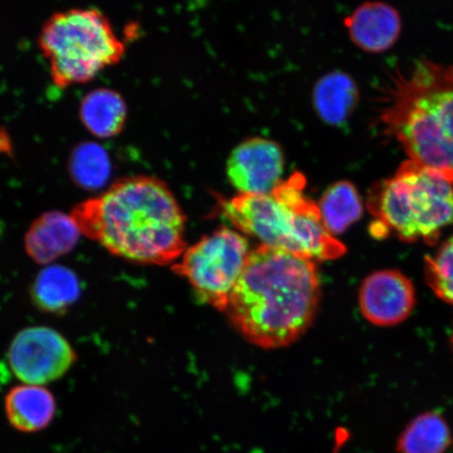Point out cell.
Segmentation results:
<instances>
[{
	"instance_id": "5bb4252c",
	"label": "cell",
	"mask_w": 453,
	"mask_h": 453,
	"mask_svg": "<svg viewBox=\"0 0 453 453\" xmlns=\"http://www.w3.org/2000/svg\"><path fill=\"white\" fill-rule=\"evenodd\" d=\"M81 296V283L72 269L50 265L36 276L31 288L34 305L45 313H65Z\"/></svg>"
},
{
	"instance_id": "ffe728a7",
	"label": "cell",
	"mask_w": 453,
	"mask_h": 453,
	"mask_svg": "<svg viewBox=\"0 0 453 453\" xmlns=\"http://www.w3.org/2000/svg\"><path fill=\"white\" fill-rule=\"evenodd\" d=\"M451 344H452V347H453V333H452V336H451Z\"/></svg>"
},
{
	"instance_id": "277c9868",
	"label": "cell",
	"mask_w": 453,
	"mask_h": 453,
	"mask_svg": "<svg viewBox=\"0 0 453 453\" xmlns=\"http://www.w3.org/2000/svg\"><path fill=\"white\" fill-rule=\"evenodd\" d=\"M305 179L294 173L269 195L220 200V212L242 234L267 246L311 260L342 257L345 247L327 231L319 203L304 194Z\"/></svg>"
},
{
	"instance_id": "ba28073f",
	"label": "cell",
	"mask_w": 453,
	"mask_h": 453,
	"mask_svg": "<svg viewBox=\"0 0 453 453\" xmlns=\"http://www.w3.org/2000/svg\"><path fill=\"white\" fill-rule=\"evenodd\" d=\"M77 354L64 335L38 326L17 333L10 344L8 362L24 384L47 385L59 380L76 364Z\"/></svg>"
},
{
	"instance_id": "7a4b0ae2",
	"label": "cell",
	"mask_w": 453,
	"mask_h": 453,
	"mask_svg": "<svg viewBox=\"0 0 453 453\" xmlns=\"http://www.w3.org/2000/svg\"><path fill=\"white\" fill-rule=\"evenodd\" d=\"M320 283L313 260L260 245L249 254L226 315L249 342L273 349L296 342L315 319Z\"/></svg>"
},
{
	"instance_id": "8992f818",
	"label": "cell",
	"mask_w": 453,
	"mask_h": 453,
	"mask_svg": "<svg viewBox=\"0 0 453 453\" xmlns=\"http://www.w3.org/2000/svg\"><path fill=\"white\" fill-rule=\"evenodd\" d=\"M37 43L49 61L52 81L61 88L93 81L126 54V44L109 17L96 8H72L50 15Z\"/></svg>"
},
{
	"instance_id": "3957f363",
	"label": "cell",
	"mask_w": 453,
	"mask_h": 453,
	"mask_svg": "<svg viewBox=\"0 0 453 453\" xmlns=\"http://www.w3.org/2000/svg\"><path fill=\"white\" fill-rule=\"evenodd\" d=\"M381 121L410 160L453 183V65L417 59L396 70Z\"/></svg>"
},
{
	"instance_id": "30bf717a",
	"label": "cell",
	"mask_w": 453,
	"mask_h": 453,
	"mask_svg": "<svg viewBox=\"0 0 453 453\" xmlns=\"http://www.w3.org/2000/svg\"><path fill=\"white\" fill-rule=\"evenodd\" d=\"M417 303L412 281L398 270L373 272L362 282L359 305L362 315L377 326L402 324Z\"/></svg>"
},
{
	"instance_id": "d6986e66",
	"label": "cell",
	"mask_w": 453,
	"mask_h": 453,
	"mask_svg": "<svg viewBox=\"0 0 453 453\" xmlns=\"http://www.w3.org/2000/svg\"><path fill=\"white\" fill-rule=\"evenodd\" d=\"M424 279L435 296L453 307V235L425 257Z\"/></svg>"
},
{
	"instance_id": "7c38bea8",
	"label": "cell",
	"mask_w": 453,
	"mask_h": 453,
	"mask_svg": "<svg viewBox=\"0 0 453 453\" xmlns=\"http://www.w3.org/2000/svg\"><path fill=\"white\" fill-rule=\"evenodd\" d=\"M350 38L361 50L381 53L393 47L401 33V17L392 5L365 3L345 19Z\"/></svg>"
},
{
	"instance_id": "9c48e42d",
	"label": "cell",
	"mask_w": 453,
	"mask_h": 453,
	"mask_svg": "<svg viewBox=\"0 0 453 453\" xmlns=\"http://www.w3.org/2000/svg\"><path fill=\"white\" fill-rule=\"evenodd\" d=\"M285 157L280 146L264 138L242 142L226 161V177L237 195H269L282 183Z\"/></svg>"
},
{
	"instance_id": "52a82bcc",
	"label": "cell",
	"mask_w": 453,
	"mask_h": 453,
	"mask_svg": "<svg viewBox=\"0 0 453 453\" xmlns=\"http://www.w3.org/2000/svg\"><path fill=\"white\" fill-rule=\"evenodd\" d=\"M250 252L245 236L220 228L187 248L173 270L190 283L202 303L226 311Z\"/></svg>"
},
{
	"instance_id": "4fadbf2b",
	"label": "cell",
	"mask_w": 453,
	"mask_h": 453,
	"mask_svg": "<svg viewBox=\"0 0 453 453\" xmlns=\"http://www.w3.org/2000/svg\"><path fill=\"white\" fill-rule=\"evenodd\" d=\"M56 410L54 395L42 385H16L4 398L8 421L20 433L33 434L47 428L53 421Z\"/></svg>"
},
{
	"instance_id": "5b68a950",
	"label": "cell",
	"mask_w": 453,
	"mask_h": 453,
	"mask_svg": "<svg viewBox=\"0 0 453 453\" xmlns=\"http://www.w3.org/2000/svg\"><path fill=\"white\" fill-rule=\"evenodd\" d=\"M367 208L377 219L373 235L394 232L402 242L434 245L453 225V183L409 158L393 178L372 187Z\"/></svg>"
},
{
	"instance_id": "e0dca14e",
	"label": "cell",
	"mask_w": 453,
	"mask_h": 453,
	"mask_svg": "<svg viewBox=\"0 0 453 453\" xmlns=\"http://www.w3.org/2000/svg\"><path fill=\"white\" fill-rule=\"evenodd\" d=\"M452 443L445 418L437 411H425L413 418L396 440L398 453H446Z\"/></svg>"
},
{
	"instance_id": "8fae6325",
	"label": "cell",
	"mask_w": 453,
	"mask_h": 453,
	"mask_svg": "<svg viewBox=\"0 0 453 453\" xmlns=\"http://www.w3.org/2000/svg\"><path fill=\"white\" fill-rule=\"evenodd\" d=\"M81 235L70 214L45 212L27 231L26 252L33 262L47 267L72 252Z\"/></svg>"
},
{
	"instance_id": "9a60e30c",
	"label": "cell",
	"mask_w": 453,
	"mask_h": 453,
	"mask_svg": "<svg viewBox=\"0 0 453 453\" xmlns=\"http://www.w3.org/2000/svg\"><path fill=\"white\" fill-rule=\"evenodd\" d=\"M358 102V88L353 79L342 72H333L316 84L313 104L319 116L330 126H342Z\"/></svg>"
},
{
	"instance_id": "6da1fadb",
	"label": "cell",
	"mask_w": 453,
	"mask_h": 453,
	"mask_svg": "<svg viewBox=\"0 0 453 453\" xmlns=\"http://www.w3.org/2000/svg\"><path fill=\"white\" fill-rule=\"evenodd\" d=\"M81 235L113 257L144 265L177 263L186 251V217L162 180L130 175L70 213Z\"/></svg>"
},
{
	"instance_id": "2e32d148",
	"label": "cell",
	"mask_w": 453,
	"mask_h": 453,
	"mask_svg": "<svg viewBox=\"0 0 453 453\" xmlns=\"http://www.w3.org/2000/svg\"><path fill=\"white\" fill-rule=\"evenodd\" d=\"M127 116L126 101L112 89L92 90L81 104L84 127L99 138H111L120 133L126 126Z\"/></svg>"
},
{
	"instance_id": "ac0fdd59",
	"label": "cell",
	"mask_w": 453,
	"mask_h": 453,
	"mask_svg": "<svg viewBox=\"0 0 453 453\" xmlns=\"http://www.w3.org/2000/svg\"><path fill=\"white\" fill-rule=\"evenodd\" d=\"M319 207L326 228L333 236L342 234L364 214L359 192L348 180L328 187Z\"/></svg>"
}]
</instances>
